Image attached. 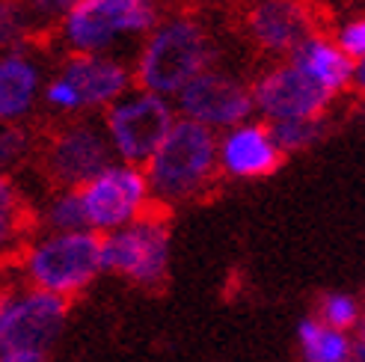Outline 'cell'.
<instances>
[{
    "label": "cell",
    "mask_w": 365,
    "mask_h": 362,
    "mask_svg": "<svg viewBox=\"0 0 365 362\" xmlns=\"http://www.w3.org/2000/svg\"><path fill=\"white\" fill-rule=\"evenodd\" d=\"M30 226H33V208L21 187L15 185L12 175L0 172V262L12 259L15 252H24L30 244Z\"/></svg>",
    "instance_id": "17"
},
{
    "label": "cell",
    "mask_w": 365,
    "mask_h": 362,
    "mask_svg": "<svg viewBox=\"0 0 365 362\" xmlns=\"http://www.w3.org/2000/svg\"><path fill=\"white\" fill-rule=\"evenodd\" d=\"M244 30L250 42L273 53L291 57L315 30V9L309 0H250L244 9Z\"/></svg>",
    "instance_id": "13"
},
{
    "label": "cell",
    "mask_w": 365,
    "mask_h": 362,
    "mask_svg": "<svg viewBox=\"0 0 365 362\" xmlns=\"http://www.w3.org/2000/svg\"><path fill=\"white\" fill-rule=\"evenodd\" d=\"M68 324V300L42 288L9 291L0 312V351L51 353Z\"/></svg>",
    "instance_id": "9"
},
{
    "label": "cell",
    "mask_w": 365,
    "mask_h": 362,
    "mask_svg": "<svg viewBox=\"0 0 365 362\" xmlns=\"http://www.w3.org/2000/svg\"><path fill=\"white\" fill-rule=\"evenodd\" d=\"M359 116L365 119V98H362V104H359Z\"/></svg>",
    "instance_id": "29"
},
{
    "label": "cell",
    "mask_w": 365,
    "mask_h": 362,
    "mask_svg": "<svg viewBox=\"0 0 365 362\" xmlns=\"http://www.w3.org/2000/svg\"><path fill=\"white\" fill-rule=\"evenodd\" d=\"M42 226H45V232H81V229H86L81 190H71V187L53 190L42 208Z\"/></svg>",
    "instance_id": "19"
},
{
    "label": "cell",
    "mask_w": 365,
    "mask_h": 362,
    "mask_svg": "<svg viewBox=\"0 0 365 362\" xmlns=\"http://www.w3.org/2000/svg\"><path fill=\"white\" fill-rule=\"evenodd\" d=\"M178 119L173 98L155 95L149 89H131L116 104L104 110V134L110 140V149L122 164L145 167L152 155L167 140L170 128Z\"/></svg>",
    "instance_id": "7"
},
{
    "label": "cell",
    "mask_w": 365,
    "mask_h": 362,
    "mask_svg": "<svg viewBox=\"0 0 365 362\" xmlns=\"http://www.w3.org/2000/svg\"><path fill=\"white\" fill-rule=\"evenodd\" d=\"M33 155V134L18 125H0V172L12 175L18 167H24Z\"/></svg>",
    "instance_id": "21"
},
{
    "label": "cell",
    "mask_w": 365,
    "mask_h": 362,
    "mask_svg": "<svg viewBox=\"0 0 365 362\" xmlns=\"http://www.w3.org/2000/svg\"><path fill=\"white\" fill-rule=\"evenodd\" d=\"M214 66V42L208 30L190 15H173L143 39L137 53L134 83L155 95L175 98L193 78Z\"/></svg>",
    "instance_id": "2"
},
{
    "label": "cell",
    "mask_w": 365,
    "mask_h": 362,
    "mask_svg": "<svg viewBox=\"0 0 365 362\" xmlns=\"http://www.w3.org/2000/svg\"><path fill=\"white\" fill-rule=\"evenodd\" d=\"M160 21V0H81L60 21V42L68 53H113Z\"/></svg>",
    "instance_id": "5"
},
{
    "label": "cell",
    "mask_w": 365,
    "mask_h": 362,
    "mask_svg": "<svg viewBox=\"0 0 365 362\" xmlns=\"http://www.w3.org/2000/svg\"><path fill=\"white\" fill-rule=\"evenodd\" d=\"M333 39L339 42V48L348 53L354 63L365 60V15L348 18V21H344V24L336 30Z\"/></svg>",
    "instance_id": "24"
},
{
    "label": "cell",
    "mask_w": 365,
    "mask_h": 362,
    "mask_svg": "<svg viewBox=\"0 0 365 362\" xmlns=\"http://www.w3.org/2000/svg\"><path fill=\"white\" fill-rule=\"evenodd\" d=\"M45 89L39 60L24 48L0 53V125L24 122Z\"/></svg>",
    "instance_id": "15"
},
{
    "label": "cell",
    "mask_w": 365,
    "mask_h": 362,
    "mask_svg": "<svg viewBox=\"0 0 365 362\" xmlns=\"http://www.w3.org/2000/svg\"><path fill=\"white\" fill-rule=\"evenodd\" d=\"M297 341H300L303 362H351L354 359V338L344 330L327 327L318 315L300 318Z\"/></svg>",
    "instance_id": "18"
},
{
    "label": "cell",
    "mask_w": 365,
    "mask_h": 362,
    "mask_svg": "<svg viewBox=\"0 0 365 362\" xmlns=\"http://www.w3.org/2000/svg\"><path fill=\"white\" fill-rule=\"evenodd\" d=\"M104 274L119 276L143 291H158L170 279L173 232L163 217L145 214L131 226L104 234L101 241Z\"/></svg>",
    "instance_id": "6"
},
{
    "label": "cell",
    "mask_w": 365,
    "mask_h": 362,
    "mask_svg": "<svg viewBox=\"0 0 365 362\" xmlns=\"http://www.w3.org/2000/svg\"><path fill=\"white\" fill-rule=\"evenodd\" d=\"M362 306L356 297L351 294H344V291H333V294H327L318 306V318L327 324V327H333V330H344V333H351L354 327H359L362 324Z\"/></svg>",
    "instance_id": "22"
},
{
    "label": "cell",
    "mask_w": 365,
    "mask_h": 362,
    "mask_svg": "<svg viewBox=\"0 0 365 362\" xmlns=\"http://www.w3.org/2000/svg\"><path fill=\"white\" fill-rule=\"evenodd\" d=\"M81 199L86 229L98 234H110L116 229L131 226L155 205L145 170L134 164H122V160H113L93 181H86L81 187Z\"/></svg>",
    "instance_id": "8"
},
{
    "label": "cell",
    "mask_w": 365,
    "mask_h": 362,
    "mask_svg": "<svg viewBox=\"0 0 365 362\" xmlns=\"http://www.w3.org/2000/svg\"><path fill=\"white\" fill-rule=\"evenodd\" d=\"M362 324H365V315H362Z\"/></svg>",
    "instance_id": "30"
},
{
    "label": "cell",
    "mask_w": 365,
    "mask_h": 362,
    "mask_svg": "<svg viewBox=\"0 0 365 362\" xmlns=\"http://www.w3.org/2000/svg\"><path fill=\"white\" fill-rule=\"evenodd\" d=\"M351 89H356V93L365 98V60H359L356 66H354V86Z\"/></svg>",
    "instance_id": "27"
},
{
    "label": "cell",
    "mask_w": 365,
    "mask_h": 362,
    "mask_svg": "<svg viewBox=\"0 0 365 362\" xmlns=\"http://www.w3.org/2000/svg\"><path fill=\"white\" fill-rule=\"evenodd\" d=\"M113 160L116 155L110 149V140H107L104 128H98L96 122H86V119L66 122L42 146L45 175L57 187L81 190L86 181H93Z\"/></svg>",
    "instance_id": "10"
},
{
    "label": "cell",
    "mask_w": 365,
    "mask_h": 362,
    "mask_svg": "<svg viewBox=\"0 0 365 362\" xmlns=\"http://www.w3.org/2000/svg\"><path fill=\"white\" fill-rule=\"evenodd\" d=\"M252 101H255V113L264 122H285V119L324 116L327 107L333 104V95L291 60H282L255 78Z\"/></svg>",
    "instance_id": "12"
},
{
    "label": "cell",
    "mask_w": 365,
    "mask_h": 362,
    "mask_svg": "<svg viewBox=\"0 0 365 362\" xmlns=\"http://www.w3.org/2000/svg\"><path fill=\"white\" fill-rule=\"evenodd\" d=\"M101 241L104 234L93 229L42 232L21 252V274L30 288L71 300L104 274Z\"/></svg>",
    "instance_id": "3"
},
{
    "label": "cell",
    "mask_w": 365,
    "mask_h": 362,
    "mask_svg": "<svg viewBox=\"0 0 365 362\" xmlns=\"http://www.w3.org/2000/svg\"><path fill=\"white\" fill-rule=\"evenodd\" d=\"M134 68L116 53H68L60 68L45 81L42 101L48 110L81 116L107 110L125 93H131Z\"/></svg>",
    "instance_id": "4"
},
{
    "label": "cell",
    "mask_w": 365,
    "mask_h": 362,
    "mask_svg": "<svg viewBox=\"0 0 365 362\" xmlns=\"http://www.w3.org/2000/svg\"><path fill=\"white\" fill-rule=\"evenodd\" d=\"M27 30H30L27 4H18V0H0V53L24 48Z\"/></svg>",
    "instance_id": "23"
},
{
    "label": "cell",
    "mask_w": 365,
    "mask_h": 362,
    "mask_svg": "<svg viewBox=\"0 0 365 362\" xmlns=\"http://www.w3.org/2000/svg\"><path fill=\"white\" fill-rule=\"evenodd\" d=\"M0 362H51L39 351H0Z\"/></svg>",
    "instance_id": "26"
},
{
    "label": "cell",
    "mask_w": 365,
    "mask_h": 362,
    "mask_svg": "<svg viewBox=\"0 0 365 362\" xmlns=\"http://www.w3.org/2000/svg\"><path fill=\"white\" fill-rule=\"evenodd\" d=\"M155 205L175 208L205 196L220 175V134L178 116L167 140L143 167Z\"/></svg>",
    "instance_id": "1"
},
{
    "label": "cell",
    "mask_w": 365,
    "mask_h": 362,
    "mask_svg": "<svg viewBox=\"0 0 365 362\" xmlns=\"http://www.w3.org/2000/svg\"><path fill=\"white\" fill-rule=\"evenodd\" d=\"M81 0H27V12L36 21H63Z\"/></svg>",
    "instance_id": "25"
},
{
    "label": "cell",
    "mask_w": 365,
    "mask_h": 362,
    "mask_svg": "<svg viewBox=\"0 0 365 362\" xmlns=\"http://www.w3.org/2000/svg\"><path fill=\"white\" fill-rule=\"evenodd\" d=\"M178 116L193 119L211 131H229L255 116L252 83L229 75L223 68H208L199 78H193L181 93L173 98Z\"/></svg>",
    "instance_id": "11"
},
{
    "label": "cell",
    "mask_w": 365,
    "mask_h": 362,
    "mask_svg": "<svg viewBox=\"0 0 365 362\" xmlns=\"http://www.w3.org/2000/svg\"><path fill=\"white\" fill-rule=\"evenodd\" d=\"M270 131L282 155H300L306 149H312L315 143H321L327 131V119L312 116V119H285V122H270Z\"/></svg>",
    "instance_id": "20"
},
{
    "label": "cell",
    "mask_w": 365,
    "mask_h": 362,
    "mask_svg": "<svg viewBox=\"0 0 365 362\" xmlns=\"http://www.w3.org/2000/svg\"><path fill=\"white\" fill-rule=\"evenodd\" d=\"M282 157L270 122L264 119H247L220 134V172L232 181L267 178L279 170Z\"/></svg>",
    "instance_id": "14"
},
{
    "label": "cell",
    "mask_w": 365,
    "mask_h": 362,
    "mask_svg": "<svg viewBox=\"0 0 365 362\" xmlns=\"http://www.w3.org/2000/svg\"><path fill=\"white\" fill-rule=\"evenodd\" d=\"M291 60L297 68H303L309 78H312L318 86H324L327 93H330L333 98L339 93H344V89L354 86V60L339 48L336 39H330V36H321V33H312L303 45L294 48V53Z\"/></svg>",
    "instance_id": "16"
},
{
    "label": "cell",
    "mask_w": 365,
    "mask_h": 362,
    "mask_svg": "<svg viewBox=\"0 0 365 362\" xmlns=\"http://www.w3.org/2000/svg\"><path fill=\"white\" fill-rule=\"evenodd\" d=\"M6 297H9V291H6V288H0V312H4V303H6Z\"/></svg>",
    "instance_id": "28"
}]
</instances>
